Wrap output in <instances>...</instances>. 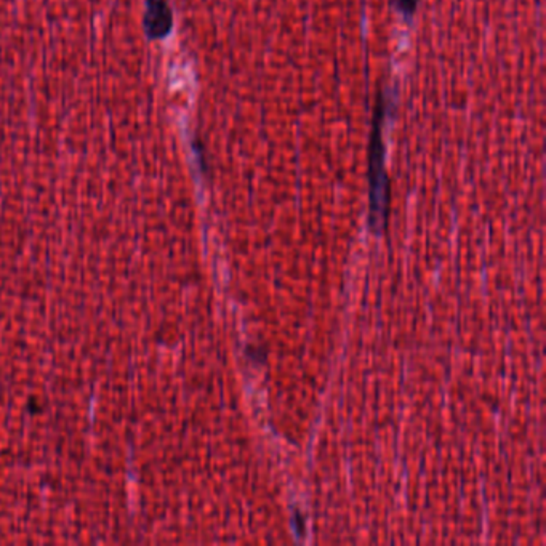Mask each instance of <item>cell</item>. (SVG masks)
<instances>
[{
	"mask_svg": "<svg viewBox=\"0 0 546 546\" xmlns=\"http://www.w3.org/2000/svg\"><path fill=\"white\" fill-rule=\"evenodd\" d=\"M384 95L378 97L374 130L370 138V181H372V199L374 208L382 210L386 200V177L384 165V140H382V124H384Z\"/></svg>",
	"mask_w": 546,
	"mask_h": 546,
	"instance_id": "6da1fadb",
	"label": "cell"
},
{
	"mask_svg": "<svg viewBox=\"0 0 546 546\" xmlns=\"http://www.w3.org/2000/svg\"><path fill=\"white\" fill-rule=\"evenodd\" d=\"M143 23L149 37L162 39L167 36L171 32V23H173L167 0H148Z\"/></svg>",
	"mask_w": 546,
	"mask_h": 546,
	"instance_id": "7a4b0ae2",
	"label": "cell"
},
{
	"mask_svg": "<svg viewBox=\"0 0 546 546\" xmlns=\"http://www.w3.org/2000/svg\"><path fill=\"white\" fill-rule=\"evenodd\" d=\"M417 2L419 0H394V5H396L399 12H403L405 14H412L417 8Z\"/></svg>",
	"mask_w": 546,
	"mask_h": 546,
	"instance_id": "3957f363",
	"label": "cell"
}]
</instances>
